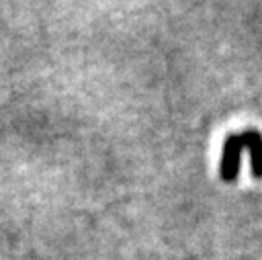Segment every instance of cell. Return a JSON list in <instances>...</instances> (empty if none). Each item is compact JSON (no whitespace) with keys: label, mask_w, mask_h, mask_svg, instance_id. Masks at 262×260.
Wrapping results in <instances>:
<instances>
[{"label":"cell","mask_w":262,"mask_h":260,"mask_svg":"<svg viewBox=\"0 0 262 260\" xmlns=\"http://www.w3.org/2000/svg\"><path fill=\"white\" fill-rule=\"evenodd\" d=\"M248 147L252 151V172L254 176L262 174V135L256 129L242 131L237 135H229L223 143L221 156V176L225 180H233L239 166V151Z\"/></svg>","instance_id":"cell-1"}]
</instances>
